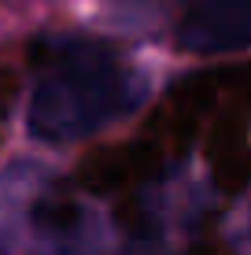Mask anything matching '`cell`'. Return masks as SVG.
I'll list each match as a JSON object with an SVG mask.
<instances>
[{
  "instance_id": "cell-1",
  "label": "cell",
  "mask_w": 251,
  "mask_h": 255,
  "mask_svg": "<svg viewBox=\"0 0 251 255\" xmlns=\"http://www.w3.org/2000/svg\"><path fill=\"white\" fill-rule=\"evenodd\" d=\"M163 163V148L155 144L152 137L144 140H122V144H103V148H92V152L82 155L74 170V181L82 185L85 192H122L129 185H137L141 178L159 170Z\"/></svg>"
},
{
  "instance_id": "cell-2",
  "label": "cell",
  "mask_w": 251,
  "mask_h": 255,
  "mask_svg": "<svg viewBox=\"0 0 251 255\" xmlns=\"http://www.w3.org/2000/svg\"><path fill=\"white\" fill-rule=\"evenodd\" d=\"M211 166L222 192H240L251 181V152L244 144V129L233 119H222L211 137Z\"/></svg>"
},
{
  "instance_id": "cell-3",
  "label": "cell",
  "mask_w": 251,
  "mask_h": 255,
  "mask_svg": "<svg viewBox=\"0 0 251 255\" xmlns=\"http://www.w3.org/2000/svg\"><path fill=\"white\" fill-rule=\"evenodd\" d=\"M15 96H19V70L11 63H0V137L7 126V111H11Z\"/></svg>"
},
{
  "instance_id": "cell-4",
  "label": "cell",
  "mask_w": 251,
  "mask_h": 255,
  "mask_svg": "<svg viewBox=\"0 0 251 255\" xmlns=\"http://www.w3.org/2000/svg\"><path fill=\"white\" fill-rule=\"evenodd\" d=\"M185 255H229V252L222 248L218 241H200V244H192V248H188Z\"/></svg>"
}]
</instances>
